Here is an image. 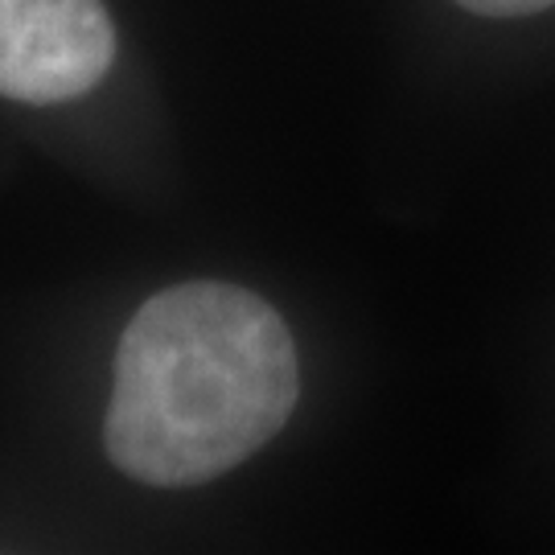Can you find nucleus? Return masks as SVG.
<instances>
[{"label":"nucleus","mask_w":555,"mask_h":555,"mask_svg":"<svg viewBox=\"0 0 555 555\" xmlns=\"http://www.w3.org/2000/svg\"><path fill=\"white\" fill-rule=\"evenodd\" d=\"M103 444L144 486H202L293 416L297 346L263 297L190 280L140 305L119 337Z\"/></svg>","instance_id":"1"},{"label":"nucleus","mask_w":555,"mask_h":555,"mask_svg":"<svg viewBox=\"0 0 555 555\" xmlns=\"http://www.w3.org/2000/svg\"><path fill=\"white\" fill-rule=\"evenodd\" d=\"M116 59V25L100 0H0V95L70 103Z\"/></svg>","instance_id":"2"},{"label":"nucleus","mask_w":555,"mask_h":555,"mask_svg":"<svg viewBox=\"0 0 555 555\" xmlns=\"http://www.w3.org/2000/svg\"><path fill=\"white\" fill-rule=\"evenodd\" d=\"M461 9L481 13V17H522V13H539L555 0H456Z\"/></svg>","instance_id":"3"}]
</instances>
